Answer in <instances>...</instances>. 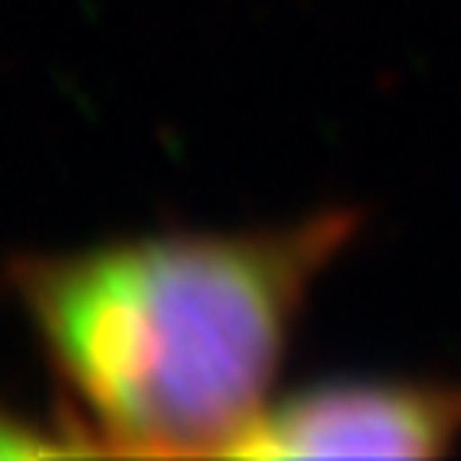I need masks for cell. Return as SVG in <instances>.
Listing matches in <instances>:
<instances>
[{
    "label": "cell",
    "instance_id": "6da1fadb",
    "mask_svg": "<svg viewBox=\"0 0 461 461\" xmlns=\"http://www.w3.org/2000/svg\"><path fill=\"white\" fill-rule=\"evenodd\" d=\"M354 230V212L330 208L20 258L8 277L77 450L235 454L269 408L308 288Z\"/></svg>",
    "mask_w": 461,
    "mask_h": 461
},
{
    "label": "cell",
    "instance_id": "7a4b0ae2",
    "mask_svg": "<svg viewBox=\"0 0 461 461\" xmlns=\"http://www.w3.org/2000/svg\"><path fill=\"white\" fill-rule=\"evenodd\" d=\"M461 435L454 381H330L269 403L239 457H435Z\"/></svg>",
    "mask_w": 461,
    "mask_h": 461
}]
</instances>
